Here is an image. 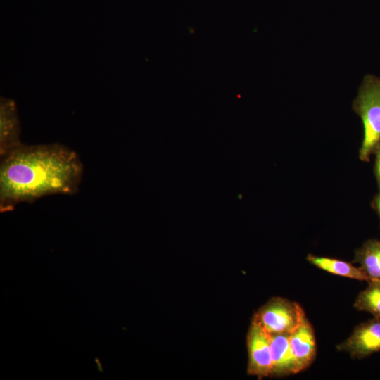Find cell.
<instances>
[{
    "mask_svg": "<svg viewBox=\"0 0 380 380\" xmlns=\"http://www.w3.org/2000/svg\"><path fill=\"white\" fill-rule=\"evenodd\" d=\"M1 158V212L46 196L72 195L82 181L84 168L80 157L59 144H22Z\"/></svg>",
    "mask_w": 380,
    "mask_h": 380,
    "instance_id": "obj_1",
    "label": "cell"
},
{
    "mask_svg": "<svg viewBox=\"0 0 380 380\" xmlns=\"http://www.w3.org/2000/svg\"><path fill=\"white\" fill-rule=\"evenodd\" d=\"M338 348L357 359L380 352V318L374 317L357 326Z\"/></svg>",
    "mask_w": 380,
    "mask_h": 380,
    "instance_id": "obj_5",
    "label": "cell"
},
{
    "mask_svg": "<svg viewBox=\"0 0 380 380\" xmlns=\"http://www.w3.org/2000/svg\"><path fill=\"white\" fill-rule=\"evenodd\" d=\"M247 372L258 379L270 377L272 359L269 334L253 317L246 336Z\"/></svg>",
    "mask_w": 380,
    "mask_h": 380,
    "instance_id": "obj_4",
    "label": "cell"
},
{
    "mask_svg": "<svg viewBox=\"0 0 380 380\" xmlns=\"http://www.w3.org/2000/svg\"><path fill=\"white\" fill-rule=\"evenodd\" d=\"M272 359L270 377H284L298 373L290 343V334H269Z\"/></svg>",
    "mask_w": 380,
    "mask_h": 380,
    "instance_id": "obj_8",
    "label": "cell"
},
{
    "mask_svg": "<svg viewBox=\"0 0 380 380\" xmlns=\"http://www.w3.org/2000/svg\"><path fill=\"white\" fill-rule=\"evenodd\" d=\"M308 260L316 267L328 272L360 281H371L370 278L360 268L350 263L327 257L309 255Z\"/></svg>",
    "mask_w": 380,
    "mask_h": 380,
    "instance_id": "obj_9",
    "label": "cell"
},
{
    "mask_svg": "<svg viewBox=\"0 0 380 380\" xmlns=\"http://www.w3.org/2000/svg\"><path fill=\"white\" fill-rule=\"evenodd\" d=\"M377 208H378L379 213L380 214V196L379 197L377 200Z\"/></svg>",
    "mask_w": 380,
    "mask_h": 380,
    "instance_id": "obj_13",
    "label": "cell"
},
{
    "mask_svg": "<svg viewBox=\"0 0 380 380\" xmlns=\"http://www.w3.org/2000/svg\"><path fill=\"white\" fill-rule=\"evenodd\" d=\"M305 313L296 303L274 297L260 307L253 317L268 334H291Z\"/></svg>",
    "mask_w": 380,
    "mask_h": 380,
    "instance_id": "obj_3",
    "label": "cell"
},
{
    "mask_svg": "<svg viewBox=\"0 0 380 380\" xmlns=\"http://www.w3.org/2000/svg\"><path fill=\"white\" fill-rule=\"evenodd\" d=\"M354 305L380 318V281L369 282L367 288L359 293Z\"/></svg>",
    "mask_w": 380,
    "mask_h": 380,
    "instance_id": "obj_11",
    "label": "cell"
},
{
    "mask_svg": "<svg viewBox=\"0 0 380 380\" xmlns=\"http://www.w3.org/2000/svg\"><path fill=\"white\" fill-rule=\"evenodd\" d=\"M357 104L364 126L360 158L366 160L380 140V80L370 78L360 88Z\"/></svg>",
    "mask_w": 380,
    "mask_h": 380,
    "instance_id": "obj_2",
    "label": "cell"
},
{
    "mask_svg": "<svg viewBox=\"0 0 380 380\" xmlns=\"http://www.w3.org/2000/svg\"><path fill=\"white\" fill-rule=\"evenodd\" d=\"M289 343L300 372L310 365L316 354L314 331L305 315L290 334Z\"/></svg>",
    "mask_w": 380,
    "mask_h": 380,
    "instance_id": "obj_7",
    "label": "cell"
},
{
    "mask_svg": "<svg viewBox=\"0 0 380 380\" xmlns=\"http://www.w3.org/2000/svg\"><path fill=\"white\" fill-rule=\"evenodd\" d=\"M20 123L15 101L6 98L0 101V156H5L21 146Z\"/></svg>",
    "mask_w": 380,
    "mask_h": 380,
    "instance_id": "obj_6",
    "label": "cell"
},
{
    "mask_svg": "<svg viewBox=\"0 0 380 380\" xmlns=\"http://www.w3.org/2000/svg\"><path fill=\"white\" fill-rule=\"evenodd\" d=\"M376 170H377V175H378L379 181L380 183V150L379 151L378 156H377Z\"/></svg>",
    "mask_w": 380,
    "mask_h": 380,
    "instance_id": "obj_12",
    "label": "cell"
},
{
    "mask_svg": "<svg viewBox=\"0 0 380 380\" xmlns=\"http://www.w3.org/2000/svg\"><path fill=\"white\" fill-rule=\"evenodd\" d=\"M357 261L360 268L370 278L371 281H380V243H367L359 252Z\"/></svg>",
    "mask_w": 380,
    "mask_h": 380,
    "instance_id": "obj_10",
    "label": "cell"
}]
</instances>
